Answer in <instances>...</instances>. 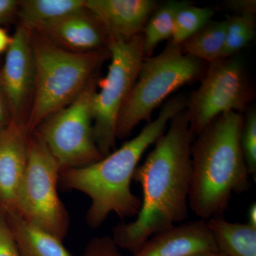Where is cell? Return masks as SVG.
Returning a JSON list of instances; mask_svg holds the SVG:
<instances>
[{"label":"cell","mask_w":256,"mask_h":256,"mask_svg":"<svg viewBox=\"0 0 256 256\" xmlns=\"http://www.w3.org/2000/svg\"><path fill=\"white\" fill-rule=\"evenodd\" d=\"M30 134L24 124L12 120L0 131V210L16 214V204L28 161Z\"/></svg>","instance_id":"obj_11"},{"label":"cell","mask_w":256,"mask_h":256,"mask_svg":"<svg viewBox=\"0 0 256 256\" xmlns=\"http://www.w3.org/2000/svg\"><path fill=\"white\" fill-rule=\"evenodd\" d=\"M214 10L201 8L190 2L178 12L175 18L174 30L170 42L181 44L212 21Z\"/></svg>","instance_id":"obj_21"},{"label":"cell","mask_w":256,"mask_h":256,"mask_svg":"<svg viewBox=\"0 0 256 256\" xmlns=\"http://www.w3.org/2000/svg\"><path fill=\"white\" fill-rule=\"evenodd\" d=\"M119 248L112 237L97 236L89 242L82 256H122Z\"/></svg>","instance_id":"obj_23"},{"label":"cell","mask_w":256,"mask_h":256,"mask_svg":"<svg viewBox=\"0 0 256 256\" xmlns=\"http://www.w3.org/2000/svg\"><path fill=\"white\" fill-rule=\"evenodd\" d=\"M0 82L12 120L26 124V109L34 90L35 66L31 32L20 25L6 52L4 65L0 70Z\"/></svg>","instance_id":"obj_10"},{"label":"cell","mask_w":256,"mask_h":256,"mask_svg":"<svg viewBox=\"0 0 256 256\" xmlns=\"http://www.w3.org/2000/svg\"><path fill=\"white\" fill-rule=\"evenodd\" d=\"M0 256H21L6 216L0 210Z\"/></svg>","instance_id":"obj_24"},{"label":"cell","mask_w":256,"mask_h":256,"mask_svg":"<svg viewBox=\"0 0 256 256\" xmlns=\"http://www.w3.org/2000/svg\"><path fill=\"white\" fill-rule=\"evenodd\" d=\"M226 20L210 21L180 44L185 54L208 64L220 58L226 33Z\"/></svg>","instance_id":"obj_19"},{"label":"cell","mask_w":256,"mask_h":256,"mask_svg":"<svg viewBox=\"0 0 256 256\" xmlns=\"http://www.w3.org/2000/svg\"><path fill=\"white\" fill-rule=\"evenodd\" d=\"M12 41V36H10L8 32L4 28H0V54L8 50Z\"/></svg>","instance_id":"obj_28"},{"label":"cell","mask_w":256,"mask_h":256,"mask_svg":"<svg viewBox=\"0 0 256 256\" xmlns=\"http://www.w3.org/2000/svg\"><path fill=\"white\" fill-rule=\"evenodd\" d=\"M190 256H226L222 254L218 250H210V252H198V254H194Z\"/></svg>","instance_id":"obj_30"},{"label":"cell","mask_w":256,"mask_h":256,"mask_svg":"<svg viewBox=\"0 0 256 256\" xmlns=\"http://www.w3.org/2000/svg\"><path fill=\"white\" fill-rule=\"evenodd\" d=\"M191 2H166L158 6L146 23L142 32L144 57L153 56L156 46L164 40H171L174 30L175 18L178 11Z\"/></svg>","instance_id":"obj_18"},{"label":"cell","mask_w":256,"mask_h":256,"mask_svg":"<svg viewBox=\"0 0 256 256\" xmlns=\"http://www.w3.org/2000/svg\"><path fill=\"white\" fill-rule=\"evenodd\" d=\"M21 256H74L63 240L18 214H5Z\"/></svg>","instance_id":"obj_15"},{"label":"cell","mask_w":256,"mask_h":256,"mask_svg":"<svg viewBox=\"0 0 256 256\" xmlns=\"http://www.w3.org/2000/svg\"><path fill=\"white\" fill-rule=\"evenodd\" d=\"M20 1L0 0V22L4 21L18 13Z\"/></svg>","instance_id":"obj_27"},{"label":"cell","mask_w":256,"mask_h":256,"mask_svg":"<svg viewBox=\"0 0 256 256\" xmlns=\"http://www.w3.org/2000/svg\"><path fill=\"white\" fill-rule=\"evenodd\" d=\"M110 63L107 75L98 79L92 102L94 138L102 156L114 150L120 112L130 94L144 58L142 33L126 41H109Z\"/></svg>","instance_id":"obj_7"},{"label":"cell","mask_w":256,"mask_h":256,"mask_svg":"<svg viewBox=\"0 0 256 256\" xmlns=\"http://www.w3.org/2000/svg\"><path fill=\"white\" fill-rule=\"evenodd\" d=\"M85 8V0H24L20 1V26L30 32L58 21Z\"/></svg>","instance_id":"obj_17"},{"label":"cell","mask_w":256,"mask_h":256,"mask_svg":"<svg viewBox=\"0 0 256 256\" xmlns=\"http://www.w3.org/2000/svg\"><path fill=\"white\" fill-rule=\"evenodd\" d=\"M98 80L96 75L73 102L52 114L33 132L54 156L60 172L104 158L96 144L92 124V102Z\"/></svg>","instance_id":"obj_8"},{"label":"cell","mask_w":256,"mask_h":256,"mask_svg":"<svg viewBox=\"0 0 256 256\" xmlns=\"http://www.w3.org/2000/svg\"><path fill=\"white\" fill-rule=\"evenodd\" d=\"M226 33L220 58L238 55L255 37L256 21L254 15H228Z\"/></svg>","instance_id":"obj_20"},{"label":"cell","mask_w":256,"mask_h":256,"mask_svg":"<svg viewBox=\"0 0 256 256\" xmlns=\"http://www.w3.org/2000/svg\"><path fill=\"white\" fill-rule=\"evenodd\" d=\"M60 173V165L44 142L36 134H30L16 214L63 240L70 227V216L57 190Z\"/></svg>","instance_id":"obj_6"},{"label":"cell","mask_w":256,"mask_h":256,"mask_svg":"<svg viewBox=\"0 0 256 256\" xmlns=\"http://www.w3.org/2000/svg\"><path fill=\"white\" fill-rule=\"evenodd\" d=\"M226 4L229 10L235 12L234 14L256 15L255 0H229L226 2Z\"/></svg>","instance_id":"obj_25"},{"label":"cell","mask_w":256,"mask_h":256,"mask_svg":"<svg viewBox=\"0 0 256 256\" xmlns=\"http://www.w3.org/2000/svg\"><path fill=\"white\" fill-rule=\"evenodd\" d=\"M12 120L9 104L0 82V131L2 130Z\"/></svg>","instance_id":"obj_26"},{"label":"cell","mask_w":256,"mask_h":256,"mask_svg":"<svg viewBox=\"0 0 256 256\" xmlns=\"http://www.w3.org/2000/svg\"><path fill=\"white\" fill-rule=\"evenodd\" d=\"M247 223L252 228H256V202L252 204L248 210Z\"/></svg>","instance_id":"obj_29"},{"label":"cell","mask_w":256,"mask_h":256,"mask_svg":"<svg viewBox=\"0 0 256 256\" xmlns=\"http://www.w3.org/2000/svg\"><path fill=\"white\" fill-rule=\"evenodd\" d=\"M244 120L239 112L220 114L192 142L188 207L200 220L224 216L234 194L250 188L240 146Z\"/></svg>","instance_id":"obj_3"},{"label":"cell","mask_w":256,"mask_h":256,"mask_svg":"<svg viewBox=\"0 0 256 256\" xmlns=\"http://www.w3.org/2000/svg\"><path fill=\"white\" fill-rule=\"evenodd\" d=\"M194 138L184 109L171 119L142 164L138 165L132 180L142 188L141 206L133 222H122L112 228V238L120 248L134 254L154 234L188 220Z\"/></svg>","instance_id":"obj_1"},{"label":"cell","mask_w":256,"mask_h":256,"mask_svg":"<svg viewBox=\"0 0 256 256\" xmlns=\"http://www.w3.org/2000/svg\"><path fill=\"white\" fill-rule=\"evenodd\" d=\"M159 6L154 0H85V6L100 22L109 41H126L142 33Z\"/></svg>","instance_id":"obj_12"},{"label":"cell","mask_w":256,"mask_h":256,"mask_svg":"<svg viewBox=\"0 0 256 256\" xmlns=\"http://www.w3.org/2000/svg\"><path fill=\"white\" fill-rule=\"evenodd\" d=\"M35 66V84L26 119L28 134L52 114L73 102L97 75L108 48L76 53L56 46L42 35L31 32Z\"/></svg>","instance_id":"obj_4"},{"label":"cell","mask_w":256,"mask_h":256,"mask_svg":"<svg viewBox=\"0 0 256 256\" xmlns=\"http://www.w3.org/2000/svg\"><path fill=\"white\" fill-rule=\"evenodd\" d=\"M207 224L218 252L226 256H256V228L224 216L214 217Z\"/></svg>","instance_id":"obj_16"},{"label":"cell","mask_w":256,"mask_h":256,"mask_svg":"<svg viewBox=\"0 0 256 256\" xmlns=\"http://www.w3.org/2000/svg\"><path fill=\"white\" fill-rule=\"evenodd\" d=\"M186 100L184 94L172 96L162 104L156 119L118 149L92 164L60 172L63 188L90 198L92 204L86 217L89 227L99 228L112 213L122 220L138 215L141 198L131 190L134 171L146 150L164 134L171 119L186 109Z\"/></svg>","instance_id":"obj_2"},{"label":"cell","mask_w":256,"mask_h":256,"mask_svg":"<svg viewBox=\"0 0 256 256\" xmlns=\"http://www.w3.org/2000/svg\"><path fill=\"white\" fill-rule=\"evenodd\" d=\"M244 114L240 146L250 176L256 180V110L249 107Z\"/></svg>","instance_id":"obj_22"},{"label":"cell","mask_w":256,"mask_h":256,"mask_svg":"<svg viewBox=\"0 0 256 256\" xmlns=\"http://www.w3.org/2000/svg\"><path fill=\"white\" fill-rule=\"evenodd\" d=\"M218 250L207 220L183 222L153 235L132 256H190Z\"/></svg>","instance_id":"obj_14"},{"label":"cell","mask_w":256,"mask_h":256,"mask_svg":"<svg viewBox=\"0 0 256 256\" xmlns=\"http://www.w3.org/2000/svg\"><path fill=\"white\" fill-rule=\"evenodd\" d=\"M56 46L76 53H89L108 48L109 38L100 22L84 8L38 30Z\"/></svg>","instance_id":"obj_13"},{"label":"cell","mask_w":256,"mask_h":256,"mask_svg":"<svg viewBox=\"0 0 256 256\" xmlns=\"http://www.w3.org/2000/svg\"><path fill=\"white\" fill-rule=\"evenodd\" d=\"M207 64L185 54L169 41L158 55L144 57L138 78L118 120L117 140L128 137L142 122H150L153 112L180 88L202 79Z\"/></svg>","instance_id":"obj_5"},{"label":"cell","mask_w":256,"mask_h":256,"mask_svg":"<svg viewBox=\"0 0 256 256\" xmlns=\"http://www.w3.org/2000/svg\"><path fill=\"white\" fill-rule=\"evenodd\" d=\"M254 95L242 57L220 58L207 64L200 86L186 100V111L194 136L220 114H245Z\"/></svg>","instance_id":"obj_9"}]
</instances>
